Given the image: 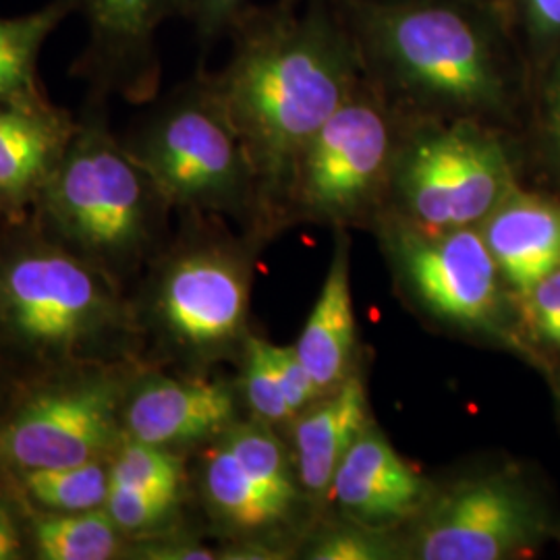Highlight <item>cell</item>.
<instances>
[{"instance_id":"cell-1","label":"cell","mask_w":560,"mask_h":560,"mask_svg":"<svg viewBox=\"0 0 560 560\" xmlns=\"http://www.w3.org/2000/svg\"><path fill=\"white\" fill-rule=\"evenodd\" d=\"M235 48L210 85L231 120L261 196L289 191L303 148L360 85L349 36L314 4L247 13Z\"/></svg>"},{"instance_id":"cell-2","label":"cell","mask_w":560,"mask_h":560,"mask_svg":"<svg viewBox=\"0 0 560 560\" xmlns=\"http://www.w3.org/2000/svg\"><path fill=\"white\" fill-rule=\"evenodd\" d=\"M355 23L365 55L413 101L465 119L501 104L492 34L467 2H361Z\"/></svg>"},{"instance_id":"cell-3","label":"cell","mask_w":560,"mask_h":560,"mask_svg":"<svg viewBox=\"0 0 560 560\" xmlns=\"http://www.w3.org/2000/svg\"><path fill=\"white\" fill-rule=\"evenodd\" d=\"M162 203L148 173L94 110L78 120L36 208L67 249L115 272L143 254Z\"/></svg>"},{"instance_id":"cell-4","label":"cell","mask_w":560,"mask_h":560,"mask_svg":"<svg viewBox=\"0 0 560 560\" xmlns=\"http://www.w3.org/2000/svg\"><path fill=\"white\" fill-rule=\"evenodd\" d=\"M129 318L110 277L65 247L0 260V340L32 358L81 361L119 342Z\"/></svg>"},{"instance_id":"cell-5","label":"cell","mask_w":560,"mask_h":560,"mask_svg":"<svg viewBox=\"0 0 560 560\" xmlns=\"http://www.w3.org/2000/svg\"><path fill=\"white\" fill-rule=\"evenodd\" d=\"M122 145L168 206L233 212L258 194L240 136L208 80L162 106Z\"/></svg>"},{"instance_id":"cell-6","label":"cell","mask_w":560,"mask_h":560,"mask_svg":"<svg viewBox=\"0 0 560 560\" xmlns=\"http://www.w3.org/2000/svg\"><path fill=\"white\" fill-rule=\"evenodd\" d=\"M390 180L407 222L430 233L478 226L515 189L501 141L469 119L420 131Z\"/></svg>"},{"instance_id":"cell-7","label":"cell","mask_w":560,"mask_h":560,"mask_svg":"<svg viewBox=\"0 0 560 560\" xmlns=\"http://www.w3.org/2000/svg\"><path fill=\"white\" fill-rule=\"evenodd\" d=\"M397 159L390 120L360 85L303 148L289 191L322 221H351L390 180Z\"/></svg>"},{"instance_id":"cell-8","label":"cell","mask_w":560,"mask_h":560,"mask_svg":"<svg viewBox=\"0 0 560 560\" xmlns=\"http://www.w3.org/2000/svg\"><path fill=\"white\" fill-rule=\"evenodd\" d=\"M541 536L534 497L506 471L455 483L416 517L409 552L421 560H501Z\"/></svg>"},{"instance_id":"cell-9","label":"cell","mask_w":560,"mask_h":560,"mask_svg":"<svg viewBox=\"0 0 560 560\" xmlns=\"http://www.w3.org/2000/svg\"><path fill=\"white\" fill-rule=\"evenodd\" d=\"M301 492L293 455L270 423H233L203 459L201 494L210 515L249 540L295 520Z\"/></svg>"},{"instance_id":"cell-10","label":"cell","mask_w":560,"mask_h":560,"mask_svg":"<svg viewBox=\"0 0 560 560\" xmlns=\"http://www.w3.org/2000/svg\"><path fill=\"white\" fill-rule=\"evenodd\" d=\"M122 386L83 376L34 395L0 428V460L18 471L101 459L119 436Z\"/></svg>"},{"instance_id":"cell-11","label":"cell","mask_w":560,"mask_h":560,"mask_svg":"<svg viewBox=\"0 0 560 560\" xmlns=\"http://www.w3.org/2000/svg\"><path fill=\"white\" fill-rule=\"evenodd\" d=\"M247 307V266L221 247H200L166 264L154 289L152 318L183 353L214 358L243 337Z\"/></svg>"},{"instance_id":"cell-12","label":"cell","mask_w":560,"mask_h":560,"mask_svg":"<svg viewBox=\"0 0 560 560\" xmlns=\"http://www.w3.org/2000/svg\"><path fill=\"white\" fill-rule=\"evenodd\" d=\"M390 249L407 287L432 316L465 330H486L499 318L501 268L478 226L430 233L402 222Z\"/></svg>"},{"instance_id":"cell-13","label":"cell","mask_w":560,"mask_h":560,"mask_svg":"<svg viewBox=\"0 0 560 560\" xmlns=\"http://www.w3.org/2000/svg\"><path fill=\"white\" fill-rule=\"evenodd\" d=\"M80 15L88 42L75 65L96 92H117L140 101L159 78L156 32L183 11L185 0H69Z\"/></svg>"},{"instance_id":"cell-14","label":"cell","mask_w":560,"mask_h":560,"mask_svg":"<svg viewBox=\"0 0 560 560\" xmlns=\"http://www.w3.org/2000/svg\"><path fill=\"white\" fill-rule=\"evenodd\" d=\"M78 119L36 90L0 102V214L15 221L36 208L60 159L65 156Z\"/></svg>"},{"instance_id":"cell-15","label":"cell","mask_w":560,"mask_h":560,"mask_svg":"<svg viewBox=\"0 0 560 560\" xmlns=\"http://www.w3.org/2000/svg\"><path fill=\"white\" fill-rule=\"evenodd\" d=\"M330 499L347 521L388 532L420 515L430 486L370 423L340 460Z\"/></svg>"},{"instance_id":"cell-16","label":"cell","mask_w":560,"mask_h":560,"mask_svg":"<svg viewBox=\"0 0 560 560\" xmlns=\"http://www.w3.org/2000/svg\"><path fill=\"white\" fill-rule=\"evenodd\" d=\"M235 397L221 382L152 378L125 402V436L173 448L221 436L235 423Z\"/></svg>"},{"instance_id":"cell-17","label":"cell","mask_w":560,"mask_h":560,"mask_svg":"<svg viewBox=\"0 0 560 560\" xmlns=\"http://www.w3.org/2000/svg\"><path fill=\"white\" fill-rule=\"evenodd\" d=\"M478 229L517 295L560 268V201L513 189Z\"/></svg>"},{"instance_id":"cell-18","label":"cell","mask_w":560,"mask_h":560,"mask_svg":"<svg viewBox=\"0 0 560 560\" xmlns=\"http://www.w3.org/2000/svg\"><path fill=\"white\" fill-rule=\"evenodd\" d=\"M370 425L363 382L349 376L318 405L301 411L293 425V460L303 494L324 501L339 471L340 460Z\"/></svg>"},{"instance_id":"cell-19","label":"cell","mask_w":560,"mask_h":560,"mask_svg":"<svg viewBox=\"0 0 560 560\" xmlns=\"http://www.w3.org/2000/svg\"><path fill=\"white\" fill-rule=\"evenodd\" d=\"M355 339L349 247L340 240L316 305L298 345H293L322 395L335 390L351 376Z\"/></svg>"},{"instance_id":"cell-20","label":"cell","mask_w":560,"mask_h":560,"mask_svg":"<svg viewBox=\"0 0 560 560\" xmlns=\"http://www.w3.org/2000/svg\"><path fill=\"white\" fill-rule=\"evenodd\" d=\"M71 15L73 7L69 0H50L32 13L0 18V102L40 90L42 48Z\"/></svg>"},{"instance_id":"cell-21","label":"cell","mask_w":560,"mask_h":560,"mask_svg":"<svg viewBox=\"0 0 560 560\" xmlns=\"http://www.w3.org/2000/svg\"><path fill=\"white\" fill-rule=\"evenodd\" d=\"M120 529L106 509L52 513L34 520V546L44 560H108L120 550Z\"/></svg>"},{"instance_id":"cell-22","label":"cell","mask_w":560,"mask_h":560,"mask_svg":"<svg viewBox=\"0 0 560 560\" xmlns=\"http://www.w3.org/2000/svg\"><path fill=\"white\" fill-rule=\"evenodd\" d=\"M20 476L27 497L52 513L101 509L110 490V471L101 459L71 467L20 471Z\"/></svg>"},{"instance_id":"cell-23","label":"cell","mask_w":560,"mask_h":560,"mask_svg":"<svg viewBox=\"0 0 560 560\" xmlns=\"http://www.w3.org/2000/svg\"><path fill=\"white\" fill-rule=\"evenodd\" d=\"M110 483L179 497L183 463L171 448L129 439L120 444L110 465Z\"/></svg>"},{"instance_id":"cell-24","label":"cell","mask_w":560,"mask_h":560,"mask_svg":"<svg viewBox=\"0 0 560 560\" xmlns=\"http://www.w3.org/2000/svg\"><path fill=\"white\" fill-rule=\"evenodd\" d=\"M243 393L254 416L264 423H282L295 418L280 386L279 372L270 353V342L266 340L256 337L245 339Z\"/></svg>"},{"instance_id":"cell-25","label":"cell","mask_w":560,"mask_h":560,"mask_svg":"<svg viewBox=\"0 0 560 560\" xmlns=\"http://www.w3.org/2000/svg\"><path fill=\"white\" fill-rule=\"evenodd\" d=\"M384 534L386 532L368 529L353 521H347V525L328 527L314 536L303 557L314 560L390 559V552L395 550L390 544L384 541Z\"/></svg>"},{"instance_id":"cell-26","label":"cell","mask_w":560,"mask_h":560,"mask_svg":"<svg viewBox=\"0 0 560 560\" xmlns=\"http://www.w3.org/2000/svg\"><path fill=\"white\" fill-rule=\"evenodd\" d=\"M179 497L148 492L127 486H113L104 502L106 513L117 523L120 534H141L154 529L177 506Z\"/></svg>"},{"instance_id":"cell-27","label":"cell","mask_w":560,"mask_h":560,"mask_svg":"<svg viewBox=\"0 0 560 560\" xmlns=\"http://www.w3.org/2000/svg\"><path fill=\"white\" fill-rule=\"evenodd\" d=\"M520 307L536 339L560 347V268L520 293Z\"/></svg>"},{"instance_id":"cell-28","label":"cell","mask_w":560,"mask_h":560,"mask_svg":"<svg viewBox=\"0 0 560 560\" xmlns=\"http://www.w3.org/2000/svg\"><path fill=\"white\" fill-rule=\"evenodd\" d=\"M270 353L279 372L280 386L284 390L287 402L298 418L314 400L320 399L322 393L305 370L295 347H279L270 342Z\"/></svg>"},{"instance_id":"cell-29","label":"cell","mask_w":560,"mask_h":560,"mask_svg":"<svg viewBox=\"0 0 560 560\" xmlns=\"http://www.w3.org/2000/svg\"><path fill=\"white\" fill-rule=\"evenodd\" d=\"M243 9L245 0H185L183 4V13L191 18L198 38L206 44L231 30Z\"/></svg>"},{"instance_id":"cell-30","label":"cell","mask_w":560,"mask_h":560,"mask_svg":"<svg viewBox=\"0 0 560 560\" xmlns=\"http://www.w3.org/2000/svg\"><path fill=\"white\" fill-rule=\"evenodd\" d=\"M141 559L154 560H210L217 559L212 548L194 541H156L140 546Z\"/></svg>"},{"instance_id":"cell-31","label":"cell","mask_w":560,"mask_h":560,"mask_svg":"<svg viewBox=\"0 0 560 560\" xmlns=\"http://www.w3.org/2000/svg\"><path fill=\"white\" fill-rule=\"evenodd\" d=\"M23 540L9 504L0 499V560L21 559Z\"/></svg>"},{"instance_id":"cell-32","label":"cell","mask_w":560,"mask_h":560,"mask_svg":"<svg viewBox=\"0 0 560 560\" xmlns=\"http://www.w3.org/2000/svg\"><path fill=\"white\" fill-rule=\"evenodd\" d=\"M529 18L544 34H560V0H525Z\"/></svg>"},{"instance_id":"cell-33","label":"cell","mask_w":560,"mask_h":560,"mask_svg":"<svg viewBox=\"0 0 560 560\" xmlns=\"http://www.w3.org/2000/svg\"><path fill=\"white\" fill-rule=\"evenodd\" d=\"M546 127H548V136L550 141L555 143V148L560 154V73L557 75L555 83L550 85L548 92V104H546Z\"/></svg>"}]
</instances>
